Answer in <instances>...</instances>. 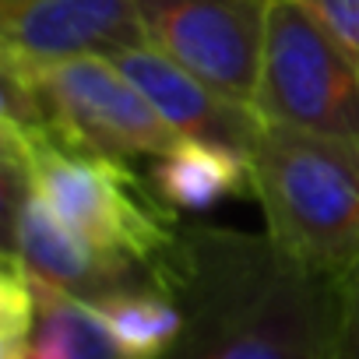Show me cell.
<instances>
[{"instance_id": "6da1fadb", "label": "cell", "mask_w": 359, "mask_h": 359, "mask_svg": "<svg viewBox=\"0 0 359 359\" xmlns=\"http://www.w3.org/2000/svg\"><path fill=\"white\" fill-rule=\"evenodd\" d=\"M158 285L184 310L162 359H338V282L296 264L268 233L184 226Z\"/></svg>"}, {"instance_id": "7a4b0ae2", "label": "cell", "mask_w": 359, "mask_h": 359, "mask_svg": "<svg viewBox=\"0 0 359 359\" xmlns=\"http://www.w3.org/2000/svg\"><path fill=\"white\" fill-rule=\"evenodd\" d=\"M247 184L282 254L331 282L359 268V148L261 123Z\"/></svg>"}, {"instance_id": "3957f363", "label": "cell", "mask_w": 359, "mask_h": 359, "mask_svg": "<svg viewBox=\"0 0 359 359\" xmlns=\"http://www.w3.org/2000/svg\"><path fill=\"white\" fill-rule=\"evenodd\" d=\"M4 172L39 198L67 229L88 243L144 264L155 278L176 247V212L141 180L130 162L71 148L46 130H15L0 123Z\"/></svg>"}, {"instance_id": "277c9868", "label": "cell", "mask_w": 359, "mask_h": 359, "mask_svg": "<svg viewBox=\"0 0 359 359\" xmlns=\"http://www.w3.org/2000/svg\"><path fill=\"white\" fill-rule=\"evenodd\" d=\"M254 113L359 148V57L292 0L271 4Z\"/></svg>"}, {"instance_id": "5b68a950", "label": "cell", "mask_w": 359, "mask_h": 359, "mask_svg": "<svg viewBox=\"0 0 359 359\" xmlns=\"http://www.w3.org/2000/svg\"><path fill=\"white\" fill-rule=\"evenodd\" d=\"M8 67L25 74L39 106L43 130L71 148L134 162L158 158L180 144L155 106L109 57H78L39 71H25L18 64Z\"/></svg>"}, {"instance_id": "8992f818", "label": "cell", "mask_w": 359, "mask_h": 359, "mask_svg": "<svg viewBox=\"0 0 359 359\" xmlns=\"http://www.w3.org/2000/svg\"><path fill=\"white\" fill-rule=\"evenodd\" d=\"M144 43L254 109L275 0H134Z\"/></svg>"}, {"instance_id": "52a82bcc", "label": "cell", "mask_w": 359, "mask_h": 359, "mask_svg": "<svg viewBox=\"0 0 359 359\" xmlns=\"http://www.w3.org/2000/svg\"><path fill=\"white\" fill-rule=\"evenodd\" d=\"M144 43L134 0H0V60L25 71Z\"/></svg>"}, {"instance_id": "ba28073f", "label": "cell", "mask_w": 359, "mask_h": 359, "mask_svg": "<svg viewBox=\"0 0 359 359\" xmlns=\"http://www.w3.org/2000/svg\"><path fill=\"white\" fill-rule=\"evenodd\" d=\"M4 176H8V236H11L8 254H15L32 278L88 303L123 289L158 285V278L144 264L88 243L85 236L67 229L39 198H32L22 187V180H15L11 172Z\"/></svg>"}, {"instance_id": "9c48e42d", "label": "cell", "mask_w": 359, "mask_h": 359, "mask_svg": "<svg viewBox=\"0 0 359 359\" xmlns=\"http://www.w3.org/2000/svg\"><path fill=\"white\" fill-rule=\"evenodd\" d=\"M113 64L141 88V95L180 141H205L247 158L261 130V120L250 106L222 95L148 43L113 57Z\"/></svg>"}, {"instance_id": "30bf717a", "label": "cell", "mask_w": 359, "mask_h": 359, "mask_svg": "<svg viewBox=\"0 0 359 359\" xmlns=\"http://www.w3.org/2000/svg\"><path fill=\"white\" fill-rule=\"evenodd\" d=\"M151 187L155 194L180 212H208L222 198L236 194L247 184V158L205 144V141H180L165 155L151 158Z\"/></svg>"}, {"instance_id": "8fae6325", "label": "cell", "mask_w": 359, "mask_h": 359, "mask_svg": "<svg viewBox=\"0 0 359 359\" xmlns=\"http://www.w3.org/2000/svg\"><path fill=\"white\" fill-rule=\"evenodd\" d=\"M92 306L120 359H162L184 331V310L158 285L123 289Z\"/></svg>"}, {"instance_id": "7c38bea8", "label": "cell", "mask_w": 359, "mask_h": 359, "mask_svg": "<svg viewBox=\"0 0 359 359\" xmlns=\"http://www.w3.org/2000/svg\"><path fill=\"white\" fill-rule=\"evenodd\" d=\"M39 320L29 345V359H120L95 306L67 296L36 278Z\"/></svg>"}, {"instance_id": "4fadbf2b", "label": "cell", "mask_w": 359, "mask_h": 359, "mask_svg": "<svg viewBox=\"0 0 359 359\" xmlns=\"http://www.w3.org/2000/svg\"><path fill=\"white\" fill-rule=\"evenodd\" d=\"M36 320H39L36 278L22 268L15 254H4V271H0V359L29 355Z\"/></svg>"}, {"instance_id": "5bb4252c", "label": "cell", "mask_w": 359, "mask_h": 359, "mask_svg": "<svg viewBox=\"0 0 359 359\" xmlns=\"http://www.w3.org/2000/svg\"><path fill=\"white\" fill-rule=\"evenodd\" d=\"M292 4L306 8L359 57V0H292Z\"/></svg>"}, {"instance_id": "9a60e30c", "label": "cell", "mask_w": 359, "mask_h": 359, "mask_svg": "<svg viewBox=\"0 0 359 359\" xmlns=\"http://www.w3.org/2000/svg\"><path fill=\"white\" fill-rule=\"evenodd\" d=\"M341 292V331H338V359H359V268L338 282Z\"/></svg>"}, {"instance_id": "2e32d148", "label": "cell", "mask_w": 359, "mask_h": 359, "mask_svg": "<svg viewBox=\"0 0 359 359\" xmlns=\"http://www.w3.org/2000/svg\"><path fill=\"white\" fill-rule=\"evenodd\" d=\"M22 359H29V355H22Z\"/></svg>"}]
</instances>
